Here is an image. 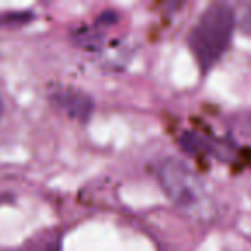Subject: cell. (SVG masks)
I'll return each mask as SVG.
<instances>
[{"instance_id": "obj_3", "label": "cell", "mask_w": 251, "mask_h": 251, "mask_svg": "<svg viewBox=\"0 0 251 251\" xmlns=\"http://www.w3.org/2000/svg\"><path fill=\"white\" fill-rule=\"evenodd\" d=\"M52 100L60 110L66 112L74 121L86 122L93 114V100L88 95L76 90H62L52 95Z\"/></svg>"}, {"instance_id": "obj_2", "label": "cell", "mask_w": 251, "mask_h": 251, "mask_svg": "<svg viewBox=\"0 0 251 251\" xmlns=\"http://www.w3.org/2000/svg\"><path fill=\"white\" fill-rule=\"evenodd\" d=\"M155 174L167 193V196L179 206H191L203 193L201 182L195 172L177 158H165L155 169Z\"/></svg>"}, {"instance_id": "obj_1", "label": "cell", "mask_w": 251, "mask_h": 251, "mask_svg": "<svg viewBox=\"0 0 251 251\" xmlns=\"http://www.w3.org/2000/svg\"><path fill=\"white\" fill-rule=\"evenodd\" d=\"M236 18L229 5L213 4L200 16L189 36V47L203 73L210 71L229 49Z\"/></svg>"}, {"instance_id": "obj_4", "label": "cell", "mask_w": 251, "mask_h": 251, "mask_svg": "<svg viewBox=\"0 0 251 251\" xmlns=\"http://www.w3.org/2000/svg\"><path fill=\"white\" fill-rule=\"evenodd\" d=\"M181 145L188 153H212V147L203 136L196 133H184L181 138Z\"/></svg>"}, {"instance_id": "obj_7", "label": "cell", "mask_w": 251, "mask_h": 251, "mask_svg": "<svg viewBox=\"0 0 251 251\" xmlns=\"http://www.w3.org/2000/svg\"><path fill=\"white\" fill-rule=\"evenodd\" d=\"M246 124H248V129H250V133H251V114H250V117H248V122H246Z\"/></svg>"}, {"instance_id": "obj_5", "label": "cell", "mask_w": 251, "mask_h": 251, "mask_svg": "<svg viewBox=\"0 0 251 251\" xmlns=\"http://www.w3.org/2000/svg\"><path fill=\"white\" fill-rule=\"evenodd\" d=\"M239 28H241V31L251 35V4H248L246 7L243 9V14H241V19H239Z\"/></svg>"}, {"instance_id": "obj_6", "label": "cell", "mask_w": 251, "mask_h": 251, "mask_svg": "<svg viewBox=\"0 0 251 251\" xmlns=\"http://www.w3.org/2000/svg\"><path fill=\"white\" fill-rule=\"evenodd\" d=\"M31 18V12H7L5 18L0 16V23H25Z\"/></svg>"}, {"instance_id": "obj_8", "label": "cell", "mask_w": 251, "mask_h": 251, "mask_svg": "<svg viewBox=\"0 0 251 251\" xmlns=\"http://www.w3.org/2000/svg\"><path fill=\"white\" fill-rule=\"evenodd\" d=\"M2 110H4V103H2V98H0V115H2Z\"/></svg>"}]
</instances>
